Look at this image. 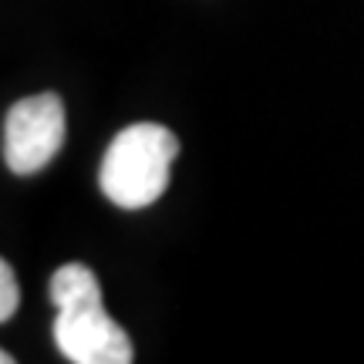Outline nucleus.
Here are the masks:
<instances>
[{
  "instance_id": "2",
  "label": "nucleus",
  "mask_w": 364,
  "mask_h": 364,
  "mask_svg": "<svg viewBox=\"0 0 364 364\" xmlns=\"http://www.w3.org/2000/svg\"><path fill=\"white\" fill-rule=\"evenodd\" d=\"M179 156V139L166 125L139 122L115 135L102 159V193L118 209L152 206L169 186L172 162Z\"/></svg>"
},
{
  "instance_id": "4",
  "label": "nucleus",
  "mask_w": 364,
  "mask_h": 364,
  "mask_svg": "<svg viewBox=\"0 0 364 364\" xmlns=\"http://www.w3.org/2000/svg\"><path fill=\"white\" fill-rule=\"evenodd\" d=\"M17 304H21V290L14 280V267L7 260H0V321H11Z\"/></svg>"
},
{
  "instance_id": "1",
  "label": "nucleus",
  "mask_w": 364,
  "mask_h": 364,
  "mask_svg": "<svg viewBox=\"0 0 364 364\" xmlns=\"http://www.w3.org/2000/svg\"><path fill=\"white\" fill-rule=\"evenodd\" d=\"M54 344L75 364H129V334L102 304V284L85 263H65L51 277Z\"/></svg>"
},
{
  "instance_id": "3",
  "label": "nucleus",
  "mask_w": 364,
  "mask_h": 364,
  "mask_svg": "<svg viewBox=\"0 0 364 364\" xmlns=\"http://www.w3.org/2000/svg\"><path fill=\"white\" fill-rule=\"evenodd\" d=\"M65 145V102L44 91L17 102L4 118V162L17 176H34Z\"/></svg>"
}]
</instances>
